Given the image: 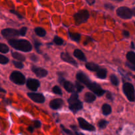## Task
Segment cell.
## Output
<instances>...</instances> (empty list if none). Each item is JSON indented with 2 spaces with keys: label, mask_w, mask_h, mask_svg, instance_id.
I'll use <instances>...</instances> for the list:
<instances>
[{
  "label": "cell",
  "mask_w": 135,
  "mask_h": 135,
  "mask_svg": "<svg viewBox=\"0 0 135 135\" xmlns=\"http://www.w3.org/2000/svg\"><path fill=\"white\" fill-rule=\"evenodd\" d=\"M78 122H79L80 127L81 128V129H84V130L90 132H94L96 131L95 127L93 126L92 125H91L90 123H89L88 121H86V120L84 119H83V117H79V118H78Z\"/></svg>",
  "instance_id": "9c48e42d"
},
{
  "label": "cell",
  "mask_w": 135,
  "mask_h": 135,
  "mask_svg": "<svg viewBox=\"0 0 135 135\" xmlns=\"http://www.w3.org/2000/svg\"><path fill=\"white\" fill-rule=\"evenodd\" d=\"M107 70L105 69H100L96 72V76L100 79H105L107 76Z\"/></svg>",
  "instance_id": "44dd1931"
},
{
  "label": "cell",
  "mask_w": 135,
  "mask_h": 135,
  "mask_svg": "<svg viewBox=\"0 0 135 135\" xmlns=\"http://www.w3.org/2000/svg\"><path fill=\"white\" fill-rule=\"evenodd\" d=\"M64 102L61 98H55L51 100L50 102V107L52 109H59L63 105Z\"/></svg>",
  "instance_id": "5bb4252c"
},
{
  "label": "cell",
  "mask_w": 135,
  "mask_h": 135,
  "mask_svg": "<svg viewBox=\"0 0 135 135\" xmlns=\"http://www.w3.org/2000/svg\"><path fill=\"white\" fill-rule=\"evenodd\" d=\"M134 25H135V22H134Z\"/></svg>",
  "instance_id": "f907efd6"
},
{
  "label": "cell",
  "mask_w": 135,
  "mask_h": 135,
  "mask_svg": "<svg viewBox=\"0 0 135 135\" xmlns=\"http://www.w3.org/2000/svg\"><path fill=\"white\" fill-rule=\"evenodd\" d=\"M11 55L12 57L14 59H15L16 60L20 61H25V59H26V57H25V55L20 54V53L16 52V51H12Z\"/></svg>",
  "instance_id": "ffe728a7"
},
{
  "label": "cell",
  "mask_w": 135,
  "mask_h": 135,
  "mask_svg": "<svg viewBox=\"0 0 135 135\" xmlns=\"http://www.w3.org/2000/svg\"><path fill=\"white\" fill-rule=\"evenodd\" d=\"M8 43L11 47L17 50L22 51L23 52H29L32 50V47L29 41L25 39H9Z\"/></svg>",
  "instance_id": "7a4b0ae2"
},
{
  "label": "cell",
  "mask_w": 135,
  "mask_h": 135,
  "mask_svg": "<svg viewBox=\"0 0 135 135\" xmlns=\"http://www.w3.org/2000/svg\"><path fill=\"white\" fill-rule=\"evenodd\" d=\"M1 92H4V93H5V92H6V91H5V90L3 89V88H1Z\"/></svg>",
  "instance_id": "c3c4849f"
},
{
  "label": "cell",
  "mask_w": 135,
  "mask_h": 135,
  "mask_svg": "<svg viewBox=\"0 0 135 135\" xmlns=\"http://www.w3.org/2000/svg\"><path fill=\"white\" fill-rule=\"evenodd\" d=\"M131 48H133V50H134V49H135V47H134V43H133V42H132L131 43Z\"/></svg>",
  "instance_id": "bcb514c9"
},
{
  "label": "cell",
  "mask_w": 135,
  "mask_h": 135,
  "mask_svg": "<svg viewBox=\"0 0 135 135\" xmlns=\"http://www.w3.org/2000/svg\"><path fill=\"white\" fill-rule=\"evenodd\" d=\"M9 62V59L7 57L4 56L3 55H0V63L2 65H5L8 63Z\"/></svg>",
  "instance_id": "d6a6232c"
},
{
  "label": "cell",
  "mask_w": 135,
  "mask_h": 135,
  "mask_svg": "<svg viewBox=\"0 0 135 135\" xmlns=\"http://www.w3.org/2000/svg\"><path fill=\"white\" fill-rule=\"evenodd\" d=\"M34 127H35L36 128L40 127H41L40 121H38V120H36V121H34Z\"/></svg>",
  "instance_id": "60d3db41"
},
{
  "label": "cell",
  "mask_w": 135,
  "mask_h": 135,
  "mask_svg": "<svg viewBox=\"0 0 135 135\" xmlns=\"http://www.w3.org/2000/svg\"><path fill=\"white\" fill-rule=\"evenodd\" d=\"M1 35L3 37L6 39H12V38H17V37L19 36V31L14 28H5L1 30Z\"/></svg>",
  "instance_id": "ba28073f"
},
{
  "label": "cell",
  "mask_w": 135,
  "mask_h": 135,
  "mask_svg": "<svg viewBox=\"0 0 135 135\" xmlns=\"http://www.w3.org/2000/svg\"><path fill=\"white\" fill-rule=\"evenodd\" d=\"M104 7H105V9H109V10H113L114 9V6L111 3H105L104 5Z\"/></svg>",
  "instance_id": "ab89813d"
},
{
  "label": "cell",
  "mask_w": 135,
  "mask_h": 135,
  "mask_svg": "<svg viewBox=\"0 0 135 135\" xmlns=\"http://www.w3.org/2000/svg\"><path fill=\"white\" fill-rule=\"evenodd\" d=\"M112 1H118V2H119V1H122L123 0H112Z\"/></svg>",
  "instance_id": "681fc988"
},
{
  "label": "cell",
  "mask_w": 135,
  "mask_h": 135,
  "mask_svg": "<svg viewBox=\"0 0 135 135\" xmlns=\"http://www.w3.org/2000/svg\"><path fill=\"white\" fill-rule=\"evenodd\" d=\"M28 130L30 133H32V132L34 131V129H33V127H32L31 126L29 127L28 128Z\"/></svg>",
  "instance_id": "f6af8a7d"
},
{
  "label": "cell",
  "mask_w": 135,
  "mask_h": 135,
  "mask_svg": "<svg viewBox=\"0 0 135 135\" xmlns=\"http://www.w3.org/2000/svg\"><path fill=\"white\" fill-rule=\"evenodd\" d=\"M10 12L11 13H13V14H14V15H17V17H18V18H23V17H22V16L21 15H20L19 13H18V12L14 10V9H11Z\"/></svg>",
  "instance_id": "f35d334b"
},
{
  "label": "cell",
  "mask_w": 135,
  "mask_h": 135,
  "mask_svg": "<svg viewBox=\"0 0 135 135\" xmlns=\"http://www.w3.org/2000/svg\"><path fill=\"white\" fill-rule=\"evenodd\" d=\"M123 91L127 98L130 102H135V90L134 86L130 83H125L123 86Z\"/></svg>",
  "instance_id": "277c9868"
},
{
  "label": "cell",
  "mask_w": 135,
  "mask_h": 135,
  "mask_svg": "<svg viewBox=\"0 0 135 135\" xmlns=\"http://www.w3.org/2000/svg\"><path fill=\"white\" fill-rule=\"evenodd\" d=\"M36 34L40 37H44L46 35V31L42 27H36L34 29Z\"/></svg>",
  "instance_id": "603a6c76"
},
{
  "label": "cell",
  "mask_w": 135,
  "mask_h": 135,
  "mask_svg": "<svg viewBox=\"0 0 135 135\" xmlns=\"http://www.w3.org/2000/svg\"><path fill=\"white\" fill-rule=\"evenodd\" d=\"M87 2L88 3V4H90V5H92L93 3H94L95 0H86Z\"/></svg>",
  "instance_id": "ee69618b"
},
{
  "label": "cell",
  "mask_w": 135,
  "mask_h": 135,
  "mask_svg": "<svg viewBox=\"0 0 135 135\" xmlns=\"http://www.w3.org/2000/svg\"><path fill=\"white\" fill-rule=\"evenodd\" d=\"M96 99L95 94L92 92H86L84 96V100L87 103H92Z\"/></svg>",
  "instance_id": "e0dca14e"
},
{
  "label": "cell",
  "mask_w": 135,
  "mask_h": 135,
  "mask_svg": "<svg viewBox=\"0 0 135 135\" xmlns=\"http://www.w3.org/2000/svg\"><path fill=\"white\" fill-rule=\"evenodd\" d=\"M69 109L73 113H76L81 110L83 104L82 102L79 99V95L77 92H73L68 99Z\"/></svg>",
  "instance_id": "3957f363"
},
{
  "label": "cell",
  "mask_w": 135,
  "mask_h": 135,
  "mask_svg": "<svg viewBox=\"0 0 135 135\" xmlns=\"http://www.w3.org/2000/svg\"><path fill=\"white\" fill-rule=\"evenodd\" d=\"M42 44L41 43V42H40V41L38 40L35 39V38H34V47H35L36 50V51L38 53V54H41L40 50V46H42Z\"/></svg>",
  "instance_id": "484cf974"
},
{
  "label": "cell",
  "mask_w": 135,
  "mask_h": 135,
  "mask_svg": "<svg viewBox=\"0 0 135 135\" xmlns=\"http://www.w3.org/2000/svg\"><path fill=\"white\" fill-rule=\"evenodd\" d=\"M29 58H30V59L32 61H34V62H36L38 60V57H37L34 54H30V56H29Z\"/></svg>",
  "instance_id": "74e56055"
},
{
  "label": "cell",
  "mask_w": 135,
  "mask_h": 135,
  "mask_svg": "<svg viewBox=\"0 0 135 135\" xmlns=\"http://www.w3.org/2000/svg\"><path fill=\"white\" fill-rule=\"evenodd\" d=\"M108 122L107 121H105V120H100L98 122V127L100 129H105L107 127V125H108Z\"/></svg>",
  "instance_id": "4dcf8cb0"
},
{
  "label": "cell",
  "mask_w": 135,
  "mask_h": 135,
  "mask_svg": "<svg viewBox=\"0 0 135 135\" xmlns=\"http://www.w3.org/2000/svg\"><path fill=\"white\" fill-rule=\"evenodd\" d=\"M62 86H63V88L65 89V90L67 92H70V93H73V92L75 91V85H74L71 82L68 81V80H65L63 82Z\"/></svg>",
  "instance_id": "9a60e30c"
},
{
  "label": "cell",
  "mask_w": 135,
  "mask_h": 135,
  "mask_svg": "<svg viewBox=\"0 0 135 135\" xmlns=\"http://www.w3.org/2000/svg\"><path fill=\"white\" fill-rule=\"evenodd\" d=\"M13 62V64L14 65V66L15 67L18 69H22L24 67V65L23 63H22V61H17L16 60H13L12 61Z\"/></svg>",
  "instance_id": "1f68e13d"
},
{
  "label": "cell",
  "mask_w": 135,
  "mask_h": 135,
  "mask_svg": "<svg viewBox=\"0 0 135 135\" xmlns=\"http://www.w3.org/2000/svg\"><path fill=\"white\" fill-rule=\"evenodd\" d=\"M9 48L6 44H0V51L3 54H7V53L9 52Z\"/></svg>",
  "instance_id": "4316f807"
},
{
  "label": "cell",
  "mask_w": 135,
  "mask_h": 135,
  "mask_svg": "<svg viewBox=\"0 0 135 135\" xmlns=\"http://www.w3.org/2000/svg\"><path fill=\"white\" fill-rule=\"evenodd\" d=\"M126 57L129 62L135 65V53L134 51H129L127 54Z\"/></svg>",
  "instance_id": "cb8c5ba5"
},
{
  "label": "cell",
  "mask_w": 135,
  "mask_h": 135,
  "mask_svg": "<svg viewBox=\"0 0 135 135\" xmlns=\"http://www.w3.org/2000/svg\"><path fill=\"white\" fill-rule=\"evenodd\" d=\"M28 96L34 102L43 104L45 102V97L42 93H34V92H28L27 94Z\"/></svg>",
  "instance_id": "7c38bea8"
},
{
  "label": "cell",
  "mask_w": 135,
  "mask_h": 135,
  "mask_svg": "<svg viewBox=\"0 0 135 135\" xmlns=\"http://www.w3.org/2000/svg\"><path fill=\"white\" fill-rule=\"evenodd\" d=\"M54 42L56 45L61 46V45L63 44V43H64V40H63L61 38L58 36H55L54 38Z\"/></svg>",
  "instance_id": "83f0119b"
},
{
  "label": "cell",
  "mask_w": 135,
  "mask_h": 135,
  "mask_svg": "<svg viewBox=\"0 0 135 135\" xmlns=\"http://www.w3.org/2000/svg\"><path fill=\"white\" fill-rule=\"evenodd\" d=\"M117 16L123 19H129L133 15V11L127 7H120L116 10Z\"/></svg>",
  "instance_id": "52a82bcc"
},
{
  "label": "cell",
  "mask_w": 135,
  "mask_h": 135,
  "mask_svg": "<svg viewBox=\"0 0 135 135\" xmlns=\"http://www.w3.org/2000/svg\"><path fill=\"white\" fill-rule=\"evenodd\" d=\"M52 92L55 94H58L61 96L62 95V90L61 88L58 86H54V88H52Z\"/></svg>",
  "instance_id": "f546056e"
},
{
  "label": "cell",
  "mask_w": 135,
  "mask_h": 135,
  "mask_svg": "<svg viewBox=\"0 0 135 135\" xmlns=\"http://www.w3.org/2000/svg\"><path fill=\"white\" fill-rule=\"evenodd\" d=\"M85 66L87 69L91 71H94V72L98 71L100 69V67L93 62H88V63H86Z\"/></svg>",
  "instance_id": "ac0fdd59"
},
{
  "label": "cell",
  "mask_w": 135,
  "mask_h": 135,
  "mask_svg": "<svg viewBox=\"0 0 135 135\" xmlns=\"http://www.w3.org/2000/svg\"><path fill=\"white\" fill-rule=\"evenodd\" d=\"M82 83H80V81H76L75 82V88L77 90L78 92H80L83 89H84V86L82 85Z\"/></svg>",
  "instance_id": "f1b7e54d"
},
{
  "label": "cell",
  "mask_w": 135,
  "mask_h": 135,
  "mask_svg": "<svg viewBox=\"0 0 135 135\" xmlns=\"http://www.w3.org/2000/svg\"><path fill=\"white\" fill-rule=\"evenodd\" d=\"M123 34L124 36L127 37V38H128V37L130 36V33H129V31H127V30H123Z\"/></svg>",
  "instance_id": "b9f144b4"
},
{
  "label": "cell",
  "mask_w": 135,
  "mask_h": 135,
  "mask_svg": "<svg viewBox=\"0 0 135 135\" xmlns=\"http://www.w3.org/2000/svg\"><path fill=\"white\" fill-rule=\"evenodd\" d=\"M57 75H58V76H65L67 75V73L65 72H61V71H59V72H57Z\"/></svg>",
  "instance_id": "7bdbcfd3"
},
{
  "label": "cell",
  "mask_w": 135,
  "mask_h": 135,
  "mask_svg": "<svg viewBox=\"0 0 135 135\" xmlns=\"http://www.w3.org/2000/svg\"><path fill=\"white\" fill-rule=\"evenodd\" d=\"M102 113L104 115H109L111 114L112 110V107L110 105L108 104H104L102 107Z\"/></svg>",
  "instance_id": "d6986e66"
},
{
  "label": "cell",
  "mask_w": 135,
  "mask_h": 135,
  "mask_svg": "<svg viewBox=\"0 0 135 135\" xmlns=\"http://www.w3.org/2000/svg\"><path fill=\"white\" fill-rule=\"evenodd\" d=\"M110 81L113 85L114 86H118L119 84V80L117 76L115 75H112L110 76Z\"/></svg>",
  "instance_id": "d4e9b609"
},
{
  "label": "cell",
  "mask_w": 135,
  "mask_h": 135,
  "mask_svg": "<svg viewBox=\"0 0 135 135\" xmlns=\"http://www.w3.org/2000/svg\"><path fill=\"white\" fill-rule=\"evenodd\" d=\"M26 87L29 90H30L32 91H34V92L37 91V90L39 88L40 85V83L39 80H38L37 79H30V78L27 79V80L26 82Z\"/></svg>",
  "instance_id": "30bf717a"
},
{
  "label": "cell",
  "mask_w": 135,
  "mask_h": 135,
  "mask_svg": "<svg viewBox=\"0 0 135 135\" xmlns=\"http://www.w3.org/2000/svg\"><path fill=\"white\" fill-rule=\"evenodd\" d=\"M105 96H106V98L108 100H110V101H113V100H114V96L109 91H106L105 92Z\"/></svg>",
  "instance_id": "836d02e7"
},
{
  "label": "cell",
  "mask_w": 135,
  "mask_h": 135,
  "mask_svg": "<svg viewBox=\"0 0 135 135\" xmlns=\"http://www.w3.org/2000/svg\"><path fill=\"white\" fill-rule=\"evenodd\" d=\"M90 17V14L87 10H80L74 15L73 17L75 23L77 25L86 22Z\"/></svg>",
  "instance_id": "5b68a950"
},
{
  "label": "cell",
  "mask_w": 135,
  "mask_h": 135,
  "mask_svg": "<svg viewBox=\"0 0 135 135\" xmlns=\"http://www.w3.org/2000/svg\"><path fill=\"white\" fill-rule=\"evenodd\" d=\"M133 15H134L135 16V7H134L133 9Z\"/></svg>",
  "instance_id": "7dc6e473"
},
{
  "label": "cell",
  "mask_w": 135,
  "mask_h": 135,
  "mask_svg": "<svg viewBox=\"0 0 135 135\" xmlns=\"http://www.w3.org/2000/svg\"><path fill=\"white\" fill-rule=\"evenodd\" d=\"M73 55L75 57L77 58L79 60L82 61H86V57L83 51H81L79 49H76L73 52Z\"/></svg>",
  "instance_id": "2e32d148"
},
{
  "label": "cell",
  "mask_w": 135,
  "mask_h": 135,
  "mask_svg": "<svg viewBox=\"0 0 135 135\" xmlns=\"http://www.w3.org/2000/svg\"><path fill=\"white\" fill-rule=\"evenodd\" d=\"M61 59L63 61L66 62V63H68L69 64L72 65L74 67H78V63L75 61V59H74L73 57L71 56L68 53L66 52H62L61 54Z\"/></svg>",
  "instance_id": "4fadbf2b"
},
{
  "label": "cell",
  "mask_w": 135,
  "mask_h": 135,
  "mask_svg": "<svg viewBox=\"0 0 135 135\" xmlns=\"http://www.w3.org/2000/svg\"><path fill=\"white\" fill-rule=\"evenodd\" d=\"M125 65H126L127 67H128L129 69H131L132 71H135V65L133 64V63H131V62L129 61H127L126 63H125Z\"/></svg>",
  "instance_id": "d590c367"
},
{
  "label": "cell",
  "mask_w": 135,
  "mask_h": 135,
  "mask_svg": "<svg viewBox=\"0 0 135 135\" xmlns=\"http://www.w3.org/2000/svg\"><path fill=\"white\" fill-rule=\"evenodd\" d=\"M31 71L34 73L36 75L37 77L39 78H44L48 74L47 70L45 69L42 68V67H37L35 65H32L31 66Z\"/></svg>",
  "instance_id": "8fae6325"
},
{
  "label": "cell",
  "mask_w": 135,
  "mask_h": 135,
  "mask_svg": "<svg viewBox=\"0 0 135 135\" xmlns=\"http://www.w3.org/2000/svg\"><path fill=\"white\" fill-rule=\"evenodd\" d=\"M60 127H61V129H62V131H63L64 132V133H65L66 134H73V133L71 131L69 130V129H66V128L64 126H63V125H60Z\"/></svg>",
  "instance_id": "8d00e7d4"
},
{
  "label": "cell",
  "mask_w": 135,
  "mask_h": 135,
  "mask_svg": "<svg viewBox=\"0 0 135 135\" xmlns=\"http://www.w3.org/2000/svg\"><path fill=\"white\" fill-rule=\"evenodd\" d=\"M68 34H69V36L70 38H71L72 40L75 41V42H79V41H80V36H81V35H80V34H79V33L71 32L70 31H69Z\"/></svg>",
  "instance_id": "7402d4cb"
},
{
  "label": "cell",
  "mask_w": 135,
  "mask_h": 135,
  "mask_svg": "<svg viewBox=\"0 0 135 135\" xmlns=\"http://www.w3.org/2000/svg\"><path fill=\"white\" fill-rule=\"evenodd\" d=\"M10 80L13 83L18 85H22L26 83V78L22 73L17 71H13L9 77Z\"/></svg>",
  "instance_id": "8992f818"
},
{
  "label": "cell",
  "mask_w": 135,
  "mask_h": 135,
  "mask_svg": "<svg viewBox=\"0 0 135 135\" xmlns=\"http://www.w3.org/2000/svg\"><path fill=\"white\" fill-rule=\"evenodd\" d=\"M27 27H25V26L21 28L19 30L20 36H25L26 33V31H27Z\"/></svg>",
  "instance_id": "e575fe53"
},
{
  "label": "cell",
  "mask_w": 135,
  "mask_h": 135,
  "mask_svg": "<svg viewBox=\"0 0 135 135\" xmlns=\"http://www.w3.org/2000/svg\"><path fill=\"white\" fill-rule=\"evenodd\" d=\"M76 77L77 80L80 81V83H82L83 84H84V85L86 86L87 88L88 89L90 90L92 92L95 94L96 95H97L98 96H102L105 93L106 91H105L104 90H103L102 88V87L100 86V84H98V83H95V82H92L90 79H89V78L82 71H79V72L76 73Z\"/></svg>",
  "instance_id": "6da1fadb"
}]
</instances>
